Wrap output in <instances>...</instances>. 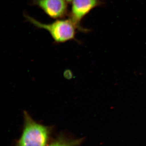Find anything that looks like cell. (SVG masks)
Segmentation results:
<instances>
[{
  "label": "cell",
  "instance_id": "obj_2",
  "mask_svg": "<svg viewBox=\"0 0 146 146\" xmlns=\"http://www.w3.org/2000/svg\"><path fill=\"white\" fill-rule=\"evenodd\" d=\"M25 16L27 21L36 27L48 31L56 43H64L74 39L76 29L80 30L71 19L57 20L52 23L45 24L27 15Z\"/></svg>",
  "mask_w": 146,
  "mask_h": 146
},
{
  "label": "cell",
  "instance_id": "obj_6",
  "mask_svg": "<svg viewBox=\"0 0 146 146\" xmlns=\"http://www.w3.org/2000/svg\"><path fill=\"white\" fill-rule=\"evenodd\" d=\"M65 2L67 3H70L73 0H64Z\"/></svg>",
  "mask_w": 146,
  "mask_h": 146
},
{
  "label": "cell",
  "instance_id": "obj_5",
  "mask_svg": "<svg viewBox=\"0 0 146 146\" xmlns=\"http://www.w3.org/2000/svg\"><path fill=\"white\" fill-rule=\"evenodd\" d=\"M83 141V138H73L61 133L47 146H79Z\"/></svg>",
  "mask_w": 146,
  "mask_h": 146
},
{
  "label": "cell",
  "instance_id": "obj_4",
  "mask_svg": "<svg viewBox=\"0 0 146 146\" xmlns=\"http://www.w3.org/2000/svg\"><path fill=\"white\" fill-rule=\"evenodd\" d=\"M34 3L52 18H61L67 13L68 6L64 0H35Z\"/></svg>",
  "mask_w": 146,
  "mask_h": 146
},
{
  "label": "cell",
  "instance_id": "obj_3",
  "mask_svg": "<svg viewBox=\"0 0 146 146\" xmlns=\"http://www.w3.org/2000/svg\"><path fill=\"white\" fill-rule=\"evenodd\" d=\"M102 4L101 0H73L70 19L81 31H84L80 25L83 18L93 10Z\"/></svg>",
  "mask_w": 146,
  "mask_h": 146
},
{
  "label": "cell",
  "instance_id": "obj_1",
  "mask_svg": "<svg viewBox=\"0 0 146 146\" xmlns=\"http://www.w3.org/2000/svg\"><path fill=\"white\" fill-rule=\"evenodd\" d=\"M24 123L21 137L14 146H47L53 127L37 122L26 111L23 112Z\"/></svg>",
  "mask_w": 146,
  "mask_h": 146
}]
</instances>
